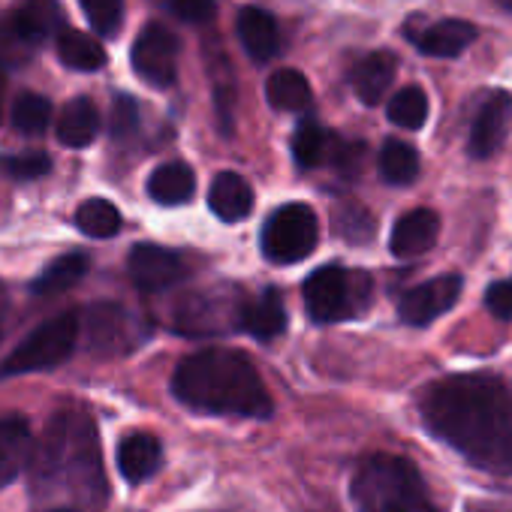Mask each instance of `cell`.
<instances>
[{
    "label": "cell",
    "instance_id": "1",
    "mask_svg": "<svg viewBox=\"0 0 512 512\" xmlns=\"http://www.w3.org/2000/svg\"><path fill=\"white\" fill-rule=\"evenodd\" d=\"M422 422L473 467L512 476V389L494 374H452L425 389Z\"/></svg>",
    "mask_w": 512,
    "mask_h": 512
},
{
    "label": "cell",
    "instance_id": "2",
    "mask_svg": "<svg viewBox=\"0 0 512 512\" xmlns=\"http://www.w3.org/2000/svg\"><path fill=\"white\" fill-rule=\"evenodd\" d=\"M31 494L49 509L97 512L106 500L100 434L85 413H58L31 449Z\"/></svg>",
    "mask_w": 512,
    "mask_h": 512
},
{
    "label": "cell",
    "instance_id": "3",
    "mask_svg": "<svg viewBox=\"0 0 512 512\" xmlns=\"http://www.w3.org/2000/svg\"><path fill=\"white\" fill-rule=\"evenodd\" d=\"M172 395L202 413L269 419L272 398L253 362L226 347L187 356L172 374Z\"/></svg>",
    "mask_w": 512,
    "mask_h": 512
},
{
    "label": "cell",
    "instance_id": "4",
    "mask_svg": "<svg viewBox=\"0 0 512 512\" xmlns=\"http://www.w3.org/2000/svg\"><path fill=\"white\" fill-rule=\"evenodd\" d=\"M350 497L359 512H440L422 473L401 455H371L353 473Z\"/></svg>",
    "mask_w": 512,
    "mask_h": 512
},
{
    "label": "cell",
    "instance_id": "5",
    "mask_svg": "<svg viewBox=\"0 0 512 512\" xmlns=\"http://www.w3.org/2000/svg\"><path fill=\"white\" fill-rule=\"evenodd\" d=\"M305 311L314 323H341L365 314L374 299V281L368 272L323 266L302 287Z\"/></svg>",
    "mask_w": 512,
    "mask_h": 512
},
{
    "label": "cell",
    "instance_id": "6",
    "mask_svg": "<svg viewBox=\"0 0 512 512\" xmlns=\"http://www.w3.org/2000/svg\"><path fill=\"white\" fill-rule=\"evenodd\" d=\"M79 332H82V326H79L76 311H67V314L46 320L4 359V365H0V377L52 371V368L64 365L79 344Z\"/></svg>",
    "mask_w": 512,
    "mask_h": 512
},
{
    "label": "cell",
    "instance_id": "7",
    "mask_svg": "<svg viewBox=\"0 0 512 512\" xmlns=\"http://www.w3.org/2000/svg\"><path fill=\"white\" fill-rule=\"evenodd\" d=\"M320 241V223L311 205L290 202L281 205L263 226V253L278 266L302 263Z\"/></svg>",
    "mask_w": 512,
    "mask_h": 512
},
{
    "label": "cell",
    "instance_id": "8",
    "mask_svg": "<svg viewBox=\"0 0 512 512\" xmlns=\"http://www.w3.org/2000/svg\"><path fill=\"white\" fill-rule=\"evenodd\" d=\"M241 305H244V296H238V293L205 290V293L184 296L172 308L169 320H172V329L181 335H193V338L223 335V332L238 329Z\"/></svg>",
    "mask_w": 512,
    "mask_h": 512
},
{
    "label": "cell",
    "instance_id": "9",
    "mask_svg": "<svg viewBox=\"0 0 512 512\" xmlns=\"http://www.w3.org/2000/svg\"><path fill=\"white\" fill-rule=\"evenodd\" d=\"M178 37L163 25H148L133 43V70L154 88H172L178 82Z\"/></svg>",
    "mask_w": 512,
    "mask_h": 512
},
{
    "label": "cell",
    "instance_id": "10",
    "mask_svg": "<svg viewBox=\"0 0 512 512\" xmlns=\"http://www.w3.org/2000/svg\"><path fill=\"white\" fill-rule=\"evenodd\" d=\"M130 278L142 293H163L178 287L184 278H190V263L181 253L169 250V247H157V244H136L130 250L127 260Z\"/></svg>",
    "mask_w": 512,
    "mask_h": 512
},
{
    "label": "cell",
    "instance_id": "11",
    "mask_svg": "<svg viewBox=\"0 0 512 512\" xmlns=\"http://www.w3.org/2000/svg\"><path fill=\"white\" fill-rule=\"evenodd\" d=\"M79 326H85L91 353H100V356H118V353L130 350V344H139V338H142V329L136 326V320L118 305L88 308L85 320L79 314Z\"/></svg>",
    "mask_w": 512,
    "mask_h": 512
},
{
    "label": "cell",
    "instance_id": "12",
    "mask_svg": "<svg viewBox=\"0 0 512 512\" xmlns=\"http://www.w3.org/2000/svg\"><path fill=\"white\" fill-rule=\"evenodd\" d=\"M461 296V275H440L413 290H407L398 302V317L407 326H431L437 317L455 308Z\"/></svg>",
    "mask_w": 512,
    "mask_h": 512
},
{
    "label": "cell",
    "instance_id": "13",
    "mask_svg": "<svg viewBox=\"0 0 512 512\" xmlns=\"http://www.w3.org/2000/svg\"><path fill=\"white\" fill-rule=\"evenodd\" d=\"M509 127H512V94L491 91L488 100L479 106L473 127H470V139H467L470 157L488 160L491 154H497L509 136Z\"/></svg>",
    "mask_w": 512,
    "mask_h": 512
},
{
    "label": "cell",
    "instance_id": "14",
    "mask_svg": "<svg viewBox=\"0 0 512 512\" xmlns=\"http://www.w3.org/2000/svg\"><path fill=\"white\" fill-rule=\"evenodd\" d=\"M64 22L61 0H19L16 10L10 13V31L25 46H40L52 34L58 37Z\"/></svg>",
    "mask_w": 512,
    "mask_h": 512
},
{
    "label": "cell",
    "instance_id": "15",
    "mask_svg": "<svg viewBox=\"0 0 512 512\" xmlns=\"http://www.w3.org/2000/svg\"><path fill=\"white\" fill-rule=\"evenodd\" d=\"M437 235H440V217L431 208H413L404 217H398L392 229L389 238L392 256H398V260H416V256L428 253L437 244Z\"/></svg>",
    "mask_w": 512,
    "mask_h": 512
},
{
    "label": "cell",
    "instance_id": "16",
    "mask_svg": "<svg viewBox=\"0 0 512 512\" xmlns=\"http://www.w3.org/2000/svg\"><path fill=\"white\" fill-rule=\"evenodd\" d=\"M238 40L244 46V52L260 61V64H269L272 58H278L281 52V28L275 22L272 13L260 10V7H244L238 13Z\"/></svg>",
    "mask_w": 512,
    "mask_h": 512
},
{
    "label": "cell",
    "instance_id": "17",
    "mask_svg": "<svg viewBox=\"0 0 512 512\" xmlns=\"http://www.w3.org/2000/svg\"><path fill=\"white\" fill-rule=\"evenodd\" d=\"M238 329L253 335L256 341H272L287 329V308L278 290H263L256 299H244Z\"/></svg>",
    "mask_w": 512,
    "mask_h": 512
},
{
    "label": "cell",
    "instance_id": "18",
    "mask_svg": "<svg viewBox=\"0 0 512 512\" xmlns=\"http://www.w3.org/2000/svg\"><path fill=\"white\" fill-rule=\"evenodd\" d=\"M473 40H476V28L461 19H443L413 34L416 49L428 58H458L473 46Z\"/></svg>",
    "mask_w": 512,
    "mask_h": 512
},
{
    "label": "cell",
    "instance_id": "19",
    "mask_svg": "<svg viewBox=\"0 0 512 512\" xmlns=\"http://www.w3.org/2000/svg\"><path fill=\"white\" fill-rule=\"evenodd\" d=\"M160 464H163V446L154 434L133 431L118 443V470L130 485L154 476Z\"/></svg>",
    "mask_w": 512,
    "mask_h": 512
},
{
    "label": "cell",
    "instance_id": "20",
    "mask_svg": "<svg viewBox=\"0 0 512 512\" xmlns=\"http://www.w3.org/2000/svg\"><path fill=\"white\" fill-rule=\"evenodd\" d=\"M395 73H398V58L392 52H371L356 64L350 82H353L356 97L365 106H377L389 94Z\"/></svg>",
    "mask_w": 512,
    "mask_h": 512
},
{
    "label": "cell",
    "instance_id": "21",
    "mask_svg": "<svg viewBox=\"0 0 512 512\" xmlns=\"http://www.w3.org/2000/svg\"><path fill=\"white\" fill-rule=\"evenodd\" d=\"M208 208L226 220V223H238L253 211V187L238 175V172H220L211 181L208 190Z\"/></svg>",
    "mask_w": 512,
    "mask_h": 512
},
{
    "label": "cell",
    "instance_id": "22",
    "mask_svg": "<svg viewBox=\"0 0 512 512\" xmlns=\"http://www.w3.org/2000/svg\"><path fill=\"white\" fill-rule=\"evenodd\" d=\"M34 437L28 422L0 419V488L10 485L31 461Z\"/></svg>",
    "mask_w": 512,
    "mask_h": 512
},
{
    "label": "cell",
    "instance_id": "23",
    "mask_svg": "<svg viewBox=\"0 0 512 512\" xmlns=\"http://www.w3.org/2000/svg\"><path fill=\"white\" fill-rule=\"evenodd\" d=\"M55 133H58V142L67 145V148H88L97 139V133H100V112H97V106L88 97L70 100L61 109V115H58Z\"/></svg>",
    "mask_w": 512,
    "mask_h": 512
},
{
    "label": "cell",
    "instance_id": "24",
    "mask_svg": "<svg viewBox=\"0 0 512 512\" xmlns=\"http://www.w3.org/2000/svg\"><path fill=\"white\" fill-rule=\"evenodd\" d=\"M55 49H58V58H61L70 70H79V73L103 70L106 61H109L103 43L94 40L91 34L76 31V28H61L58 37H55Z\"/></svg>",
    "mask_w": 512,
    "mask_h": 512
},
{
    "label": "cell",
    "instance_id": "25",
    "mask_svg": "<svg viewBox=\"0 0 512 512\" xmlns=\"http://www.w3.org/2000/svg\"><path fill=\"white\" fill-rule=\"evenodd\" d=\"M91 269V260L88 253L82 250H73V253H64L58 260H52L31 284V293L34 296H55V293H64L70 287H76Z\"/></svg>",
    "mask_w": 512,
    "mask_h": 512
},
{
    "label": "cell",
    "instance_id": "26",
    "mask_svg": "<svg viewBox=\"0 0 512 512\" xmlns=\"http://www.w3.org/2000/svg\"><path fill=\"white\" fill-rule=\"evenodd\" d=\"M196 190V175L187 163H163L148 178V196L160 205H184Z\"/></svg>",
    "mask_w": 512,
    "mask_h": 512
},
{
    "label": "cell",
    "instance_id": "27",
    "mask_svg": "<svg viewBox=\"0 0 512 512\" xmlns=\"http://www.w3.org/2000/svg\"><path fill=\"white\" fill-rule=\"evenodd\" d=\"M266 97L278 112H305L314 103L311 85L299 70H278L266 82Z\"/></svg>",
    "mask_w": 512,
    "mask_h": 512
},
{
    "label": "cell",
    "instance_id": "28",
    "mask_svg": "<svg viewBox=\"0 0 512 512\" xmlns=\"http://www.w3.org/2000/svg\"><path fill=\"white\" fill-rule=\"evenodd\" d=\"M419 154L413 145L401 142V139H389L383 148H380V175L383 181L395 184V187H404V184H413L419 178Z\"/></svg>",
    "mask_w": 512,
    "mask_h": 512
},
{
    "label": "cell",
    "instance_id": "29",
    "mask_svg": "<svg viewBox=\"0 0 512 512\" xmlns=\"http://www.w3.org/2000/svg\"><path fill=\"white\" fill-rule=\"evenodd\" d=\"M332 148H335V136L323 130L317 121H305L293 136V157L302 169H317L329 163Z\"/></svg>",
    "mask_w": 512,
    "mask_h": 512
},
{
    "label": "cell",
    "instance_id": "30",
    "mask_svg": "<svg viewBox=\"0 0 512 512\" xmlns=\"http://www.w3.org/2000/svg\"><path fill=\"white\" fill-rule=\"evenodd\" d=\"M76 226L88 238H112L121 229V211L109 199H85L76 208Z\"/></svg>",
    "mask_w": 512,
    "mask_h": 512
},
{
    "label": "cell",
    "instance_id": "31",
    "mask_svg": "<svg viewBox=\"0 0 512 512\" xmlns=\"http://www.w3.org/2000/svg\"><path fill=\"white\" fill-rule=\"evenodd\" d=\"M386 115L395 127H404V130H419L425 121H428V97L419 85H407L401 91L392 94L389 106H386Z\"/></svg>",
    "mask_w": 512,
    "mask_h": 512
},
{
    "label": "cell",
    "instance_id": "32",
    "mask_svg": "<svg viewBox=\"0 0 512 512\" xmlns=\"http://www.w3.org/2000/svg\"><path fill=\"white\" fill-rule=\"evenodd\" d=\"M13 124L19 133L40 136L52 124V100H46L43 94H31V91L22 94L13 103Z\"/></svg>",
    "mask_w": 512,
    "mask_h": 512
},
{
    "label": "cell",
    "instance_id": "33",
    "mask_svg": "<svg viewBox=\"0 0 512 512\" xmlns=\"http://www.w3.org/2000/svg\"><path fill=\"white\" fill-rule=\"evenodd\" d=\"M374 229H377L374 226V217L362 205L344 202V205L335 208V232L344 235L347 241H356V244L371 241L374 238Z\"/></svg>",
    "mask_w": 512,
    "mask_h": 512
},
{
    "label": "cell",
    "instance_id": "34",
    "mask_svg": "<svg viewBox=\"0 0 512 512\" xmlns=\"http://www.w3.org/2000/svg\"><path fill=\"white\" fill-rule=\"evenodd\" d=\"M79 4H82V13H85L88 25L94 28V34L112 37L121 28L124 0H79Z\"/></svg>",
    "mask_w": 512,
    "mask_h": 512
},
{
    "label": "cell",
    "instance_id": "35",
    "mask_svg": "<svg viewBox=\"0 0 512 512\" xmlns=\"http://www.w3.org/2000/svg\"><path fill=\"white\" fill-rule=\"evenodd\" d=\"M0 169H4L10 178L16 181H37L43 175L52 172V157L43 151H28V154H13L0 160Z\"/></svg>",
    "mask_w": 512,
    "mask_h": 512
},
{
    "label": "cell",
    "instance_id": "36",
    "mask_svg": "<svg viewBox=\"0 0 512 512\" xmlns=\"http://www.w3.org/2000/svg\"><path fill=\"white\" fill-rule=\"evenodd\" d=\"M139 127V109L133 97H115L112 103V136L115 139H127L133 136Z\"/></svg>",
    "mask_w": 512,
    "mask_h": 512
},
{
    "label": "cell",
    "instance_id": "37",
    "mask_svg": "<svg viewBox=\"0 0 512 512\" xmlns=\"http://www.w3.org/2000/svg\"><path fill=\"white\" fill-rule=\"evenodd\" d=\"M169 10L187 25H205L217 13V0H172Z\"/></svg>",
    "mask_w": 512,
    "mask_h": 512
},
{
    "label": "cell",
    "instance_id": "38",
    "mask_svg": "<svg viewBox=\"0 0 512 512\" xmlns=\"http://www.w3.org/2000/svg\"><path fill=\"white\" fill-rule=\"evenodd\" d=\"M485 308L497 320H512V281H497L485 290Z\"/></svg>",
    "mask_w": 512,
    "mask_h": 512
},
{
    "label": "cell",
    "instance_id": "39",
    "mask_svg": "<svg viewBox=\"0 0 512 512\" xmlns=\"http://www.w3.org/2000/svg\"><path fill=\"white\" fill-rule=\"evenodd\" d=\"M4 73H0V121H4Z\"/></svg>",
    "mask_w": 512,
    "mask_h": 512
},
{
    "label": "cell",
    "instance_id": "40",
    "mask_svg": "<svg viewBox=\"0 0 512 512\" xmlns=\"http://www.w3.org/2000/svg\"><path fill=\"white\" fill-rule=\"evenodd\" d=\"M494 4H500L503 10H509V13H512V0H494Z\"/></svg>",
    "mask_w": 512,
    "mask_h": 512
},
{
    "label": "cell",
    "instance_id": "41",
    "mask_svg": "<svg viewBox=\"0 0 512 512\" xmlns=\"http://www.w3.org/2000/svg\"><path fill=\"white\" fill-rule=\"evenodd\" d=\"M49 512H73V509H49Z\"/></svg>",
    "mask_w": 512,
    "mask_h": 512
},
{
    "label": "cell",
    "instance_id": "42",
    "mask_svg": "<svg viewBox=\"0 0 512 512\" xmlns=\"http://www.w3.org/2000/svg\"><path fill=\"white\" fill-rule=\"evenodd\" d=\"M479 512H497V509H491V506H485V509H479Z\"/></svg>",
    "mask_w": 512,
    "mask_h": 512
}]
</instances>
